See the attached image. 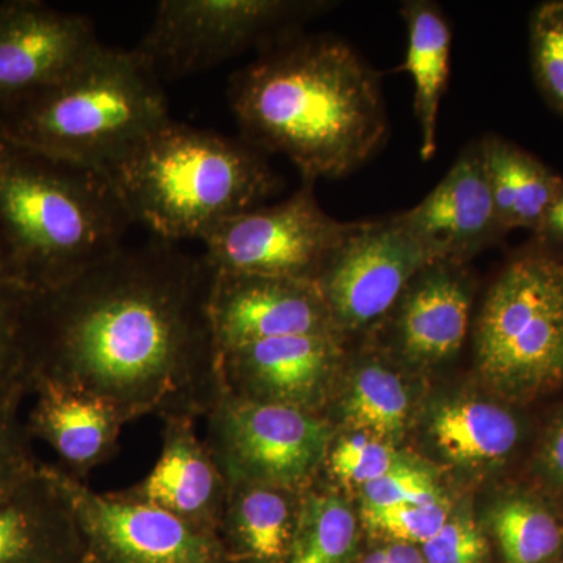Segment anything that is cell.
Here are the masks:
<instances>
[{
  "instance_id": "35",
  "label": "cell",
  "mask_w": 563,
  "mask_h": 563,
  "mask_svg": "<svg viewBox=\"0 0 563 563\" xmlns=\"http://www.w3.org/2000/svg\"><path fill=\"white\" fill-rule=\"evenodd\" d=\"M354 563H426L420 547L409 543L376 542L361 550Z\"/></svg>"
},
{
  "instance_id": "26",
  "label": "cell",
  "mask_w": 563,
  "mask_h": 563,
  "mask_svg": "<svg viewBox=\"0 0 563 563\" xmlns=\"http://www.w3.org/2000/svg\"><path fill=\"white\" fill-rule=\"evenodd\" d=\"M485 521L503 563H548L562 550L563 528L558 518L526 496L499 499Z\"/></svg>"
},
{
  "instance_id": "37",
  "label": "cell",
  "mask_w": 563,
  "mask_h": 563,
  "mask_svg": "<svg viewBox=\"0 0 563 563\" xmlns=\"http://www.w3.org/2000/svg\"><path fill=\"white\" fill-rule=\"evenodd\" d=\"M0 282H13L9 269H7L5 263H3L2 255H0ZM14 284H16V282H14Z\"/></svg>"
},
{
  "instance_id": "14",
  "label": "cell",
  "mask_w": 563,
  "mask_h": 563,
  "mask_svg": "<svg viewBox=\"0 0 563 563\" xmlns=\"http://www.w3.org/2000/svg\"><path fill=\"white\" fill-rule=\"evenodd\" d=\"M101 46L84 14L41 0L0 3V109L68 76Z\"/></svg>"
},
{
  "instance_id": "16",
  "label": "cell",
  "mask_w": 563,
  "mask_h": 563,
  "mask_svg": "<svg viewBox=\"0 0 563 563\" xmlns=\"http://www.w3.org/2000/svg\"><path fill=\"white\" fill-rule=\"evenodd\" d=\"M472 303L473 279L466 263H428L388 313L396 355L420 369L453 361L468 333Z\"/></svg>"
},
{
  "instance_id": "31",
  "label": "cell",
  "mask_w": 563,
  "mask_h": 563,
  "mask_svg": "<svg viewBox=\"0 0 563 563\" xmlns=\"http://www.w3.org/2000/svg\"><path fill=\"white\" fill-rule=\"evenodd\" d=\"M362 510L384 509L401 504L432 503L446 498L435 473L422 463L406 461L379 479L361 488Z\"/></svg>"
},
{
  "instance_id": "17",
  "label": "cell",
  "mask_w": 563,
  "mask_h": 563,
  "mask_svg": "<svg viewBox=\"0 0 563 563\" xmlns=\"http://www.w3.org/2000/svg\"><path fill=\"white\" fill-rule=\"evenodd\" d=\"M195 422L192 418L163 420L161 455L151 472L131 487L113 493L217 533L231 487Z\"/></svg>"
},
{
  "instance_id": "6",
  "label": "cell",
  "mask_w": 563,
  "mask_h": 563,
  "mask_svg": "<svg viewBox=\"0 0 563 563\" xmlns=\"http://www.w3.org/2000/svg\"><path fill=\"white\" fill-rule=\"evenodd\" d=\"M474 350L485 380L509 398L563 379V262L536 250L514 258L487 292Z\"/></svg>"
},
{
  "instance_id": "1",
  "label": "cell",
  "mask_w": 563,
  "mask_h": 563,
  "mask_svg": "<svg viewBox=\"0 0 563 563\" xmlns=\"http://www.w3.org/2000/svg\"><path fill=\"white\" fill-rule=\"evenodd\" d=\"M214 273L202 255L152 236L54 290L33 291V384L65 385L122 420L206 417L222 393L209 318Z\"/></svg>"
},
{
  "instance_id": "33",
  "label": "cell",
  "mask_w": 563,
  "mask_h": 563,
  "mask_svg": "<svg viewBox=\"0 0 563 563\" xmlns=\"http://www.w3.org/2000/svg\"><path fill=\"white\" fill-rule=\"evenodd\" d=\"M20 401L0 402V495L40 466L32 453V437L21 418Z\"/></svg>"
},
{
  "instance_id": "7",
  "label": "cell",
  "mask_w": 563,
  "mask_h": 563,
  "mask_svg": "<svg viewBox=\"0 0 563 563\" xmlns=\"http://www.w3.org/2000/svg\"><path fill=\"white\" fill-rule=\"evenodd\" d=\"M325 9L314 0H162L132 51L158 79H179L269 49Z\"/></svg>"
},
{
  "instance_id": "20",
  "label": "cell",
  "mask_w": 563,
  "mask_h": 563,
  "mask_svg": "<svg viewBox=\"0 0 563 563\" xmlns=\"http://www.w3.org/2000/svg\"><path fill=\"white\" fill-rule=\"evenodd\" d=\"M301 495L280 485H231L217 531L225 563L287 562Z\"/></svg>"
},
{
  "instance_id": "9",
  "label": "cell",
  "mask_w": 563,
  "mask_h": 563,
  "mask_svg": "<svg viewBox=\"0 0 563 563\" xmlns=\"http://www.w3.org/2000/svg\"><path fill=\"white\" fill-rule=\"evenodd\" d=\"M313 187L303 181L285 201L243 211L211 229L201 240L211 272L314 282L354 222L329 217Z\"/></svg>"
},
{
  "instance_id": "30",
  "label": "cell",
  "mask_w": 563,
  "mask_h": 563,
  "mask_svg": "<svg viewBox=\"0 0 563 563\" xmlns=\"http://www.w3.org/2000/svg\"><path fill=\"white\" fill-rule=\"evenodd\" d=\"M453 512L450 499L401 504L384 509L362 510L361 521L376 542L409 543L421 547L442 529Z\"/></svg>"
},
{
  "instance_id": "5",
  "label": "cell",
  "mask_w": 563,
  "mask_h": 563,
  "mask_svg": "<svg viewBox=\"0 0 563 563\" xmlns=\"http://www.w3.org/2000/svg\"><path fill=\"white\" fill-rule=\"evenodd\" d=\"M173 121L162 80L132 49L102 44L68 76L0 109V139L111 172Z\"/></svg>"
},
{
  "instance_id": "27",
  "label": "cell",
  "mask_w": 563,
  "mask_h": 563,
  "mask_svg": "<svg viewBox=\"0 0 563 563\" xmlns=\"http://www.w3.org/2000/svg\"><path fill=\"white\" fill-rule=\"evenodd\" d=\"M31 299L29 288L14 282H0V402H22L32 393Z\"/></svg>"
},
{
  "instance_id": "34",
  "label": "cell",
  "mask_w": 563,
  "mask_h": 563,
  "mask_svg": "<svg viewBox=\"0 0 563 563\" xmlns=\"http://www.w3.org/2000/svg\"><path fill=\"white\" fill-rule=\"evenodd\" d=\"M532 233L536 250L563 262V184Z\"/></svg>"
},
{
  "instance_id": "25",
  "label": "cell",
  "mask_w": 563,
  "mask_h": 563,
  "mask_svg": "<svg viewBox=\"0 0 563 563\" xmlns=\"http://www.w3.org/2000/svg\"><path fill=\"white\" fill-rule=\"evenodd\" d=\"M313 484L302 490L285 563H354L361 553L357 515L339 492Z\"/></svg>"
},
{
  "instance_id": "29",
  "label": "cell",
  "mask_w": 563,
  "mask_h": 563,
  "mask_svg": "<svg viewBox=\"0 0 563 563\" xmlns=\"http://www.w3.org/2000/svg\"><path fill=\"white\" fill-rule=\"evenodd\" d=\"M529 46L537 87L563 117V0H548L533 9Z\"/></svg>"
},
{
  "instance_id": "12",
  "label": "cell",
  "mask_w": 563,
  "mask_h": 563,
  "mask_svg": "<svg viewBox=\"0 0 563 563\" xmlns=\"http://www.w3.org/2000/svg\"><path fill=\"white\" fill-rule=\"evenodd\" d=\"M344 363V339L335 333L262 340L221 354L222 391L322 415Z\"/></svg>"
},
{
  "instance_id": "2",
  "label": "cell",
  "mask_w": 563,
  "mask_h": 563,
  "mask_svg": "<svg viewBox=\"0 0 563 563\" xmlns=\"http://www.w3.org/2000/svg\"><path fill=\"white\" fill-rule=\"evenodd\" d=\"M228 98L243 140L310 184L350 176L388 136L380 74L333 36L296 33L263 51L229 79Z\"/></svg>"
},
{
  "instance_id": "15",
  "label": "cell",
  "mask_w": 563,
  "mask_h": 563,
  "mask_svg": "<svg viewBox=\"0 0 563 563\" xmlns=\"http://www.w3.org/2000/svg\"><path fill=\"white\" fill-rule=\"evenodd\" d=\"M431 261L466 263L506 231L496 214L481 140L470 143L418 206L396 214Z\"/></svg>"
},
{
  "instance_id": "21",
  "label": "cell",
  "mask_w": 563,
  "mask_h": 563,
  "mask_svg": "<svg viewBox=\"0 0 563 563\" xmlns=\"http://www.w3.org/2000/svg\"><path fill=\"white\" fill-rule=\"evenodd\" d=\"M426 421L433 450L462 470L501 465L520 440L517 418L499 404L477 396L440 399L432 404Z\"/></svg>"
},
{
  "instance_id": "36",
  "label": "cell",
  "mask_w": 563,
  "mask_h": 563,
  "mask_svg": "<svg viewBox=\"0 0 563 563\" xmlns=\"http://www.w3.org/2000/svg\"><path fill=\"white\" fill-rule=\"evenodd\" d=\"M543 457L548 472L563 488V418L551 432L547 446H544Z\"/></svg>"
},
{
  "instance_id": "3",
  "label": "cell",
  "mask_w": 563,
  "mask_h": 563,
  "mask_svg": "<svg viewBox=\"0 0 563 563\" xmlns=\"http://www.w3.org/2000/svg\"><path fill=\"white\" fill-rule=\"evenodd\" d=\"M132 224L107 174L0 139V255L16 284L62 287L121 250Z\"/></svg>"
},
{
  "instance_id": "28",
  "label": "cell",
  "mask_w": 563,
  "mask_h": 563,
  "mask_svg": "<svg viewBox=\"0 0 563 563\" xmlns=\"http://www.w3.org/2000/svg\"><path fill=\"white\" fill-rule=\"evenodd\" d=\"M409 459L396 444L368 433L346 432L333 439L324 466L335 483L361 490Z\"/></svg>"
},
{
  "instance_id": "11",
  "label": "cell",
  "mask_w": 563,
  "mask_h": 563,
  "mask_svg": "<svg viewBox=\"0 0 563 563\" xmlns=\"http://www.w3.org/2000/svg\"><path fill=\"white\" fill-rule=\"evenodd\" d=\"M92 563H225L217 533L150 504L91 490L58 468Z\"/></svg>"
},
{
  "instance_id": "38",
  "label": "cell",
  "mask_w": 563,
  "mask_h": 563,
  "mask_svg": "<svg viewBox=\"0 0 563 563\" xmlns=\"http://www.w3.org/2000/svg\"><path fill=\"white\" fill-rule=\"evenodd\" d=\"M84 563H92V562L90 561V559L87 558V561H85Z\"/></svg>"
},
{
  "instance_id": "13",
  "label": "cell",
  "mask_w": 563,
  "mask_h": 563,
  "mask_svg": "<svg viewBox=\"0 0 563 563\" xmlns=\"http://www.w3.org/2000/svg\"><path fill=\"white\" fill-rule=\"evenodd\" d=\"M209 318L220 357L262 340L340 335L318 285L292 277L214 274Z\"/></svg>"
},
{
  "instance_id": "19",
  "label": "cell",
  "mask_w": 563,
  "mask_h": 563,
  "mask_svg": "<svg viewBox=\"0 0 563 563\" xmlns=\"http://www.w3.org/2000/svg\"><path fill=\"white\" fill-rule=\"evenodd\" d=\"M29 412L32 439L49 444L63 472L81 481L85 474L117 454L122 426L128 424L110 404L65 385L36 380Z\"/></svg>"
},
{
  "instance_id": "10",
  "label": "cell",
  "mask_w": 563,
  "mask_h": 563,
  "mask_svg": "<svg viewBox=\"0 0 563 563\" xmlns=\"http://www.w3.org/2000/svg\"><path fill=\"white\" fill-rule=\"evenodd\" d=\"M431 262L398 218L354 222L314 284L335 331L346 339L383 324L410 280Z\"/></svg>"
},
{
  "instance_id": "4",
  "label": "cell",
  "mask_w": 563,
  "mask_h": 563,
  "mask_svg": "<svg viewBox=\"0 0 563 563\" xmlns=\"http://www.w3.org/2000/svg\"><path fill=\"white\" fill-rule=\"evenodd\" d=\"M133 224L176 243L257 209L282 179L246 141L169 121L110 174Z\"/></svg>"
},
{
  "instance_id": "32",
  "label": "cell",
  "mask_w": 563,
  "mask_h": 563,
  "mask_svg": "<svg viewBox=\"0 0 563 563\" xmlns=\"http://www.w3.org/2000/svg\"><path fill=\"white\" fill-rule=\"evenodd\" d=\"M426 563H490V542L472 514L457 509L428 542L420 547Z\"/></svg>"
},
{
  "instance_id": "18",
  "label": "cell",
  "mask_w": 563,
  "mask_h": 563,
  "mask_svg": "<svg viewBox=\"0 0 563 563\" xmlns=\"http://www.w3.org/2000/svg\"><path fill=\"white\" fill-rule=\"evenodd\" d=\"M88 553L57 466L0 495V563H84Z\"/></svg>"
},
{
  "instance_id": "39",
  "label": "cell",
  "mask_w": 563,
  "mask_h": 563,
  "mask_svg": "<svg viewBox=\"0 0 563 563\" xmlns=\"http://www.w3.org/2000/svg\"><path fill=\"white\" fill-rule=\"evenodd\" d=\"M561 563H563V562H561Z\"/></svg>"
},
{
  "instance_id": "8",
  "label": "cell",
  "mask_w": 563,
  "mask_h": 563,
  "mask_svg": "<svg viewBox=\"0 0 563 563\" xmlns=\"http://www.w3.org/2000/svg\"><path fill=\"white\" fill-rule=\"evenodd\" d=\"M206 420L203 442L229 487L272 484L303 490L324 468L336 435L322 415L224 391Z\"/></svg>"
},
{
  "instance_id": "22",
  "label": "cell",
  "mask_w": 563,
  "mask_h": 563,
  "mask_svg": "<svg viewBox=\"0 0 563 563\" xmlns=\"http://www.w3.org/2000/svg\"><path fill=\"white\" fill-rule=\"evenodd\" d=\"M339 398L340 421L347 432H362L398 444L415 417L409 380L380 352L361 354L351 369L344 363Z\"/></svg>"
},
{
  "instance_id": "23",
  "label": "cell",
  "mask_w": 563,
  "mask_h": 563,
  "mask_svg": "<svg viewBox=\"0 0 563 563\" xmlns=\"http://www.w3.org/2000/svg\"><path fill=\"white\" fill-rule=\"evenodd\" d=\"M401 14L407 25L404 73L415 85V117L421 128V158L431 161L437 150V122L440 103L450 76L453 32L442 9L428 0L402 3Z\"/></svg>"
},
{
  "instance_id": "24",
  "label": "cell",
  "mask_w": 563,
  "mask_h": 563,
  "mask_svg": "<svg viewBox=\"0 0 563 563\" xmlns=\"http://www.w3.org/2000/svg\"><path fill=\"white\" fill-rule=\"evenodd\" d=\"M481 146L493 203L504 231H533L561 190L562 177L501 136L485 135Z\"/></svg>"
}]
</instances>
